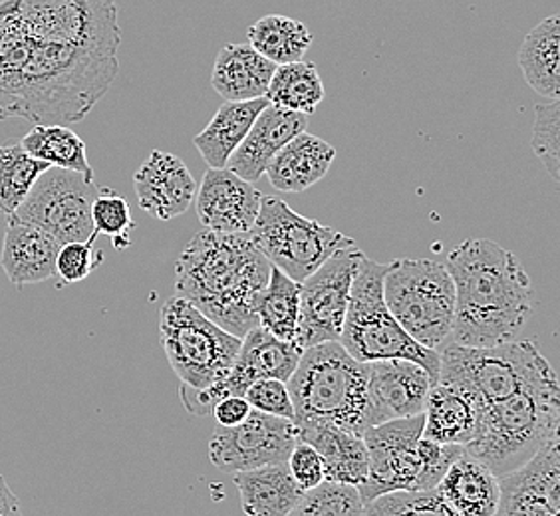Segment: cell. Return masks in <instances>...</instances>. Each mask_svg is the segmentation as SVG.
I'll return each mask as SVG.
<instances>
[{
  "label": "cell",
  "mask_w": 560,
  "mask_h": 516,
  "mask_svg": "<svg viewBox=\"0 0 560 516\" xmlns=\"http://www.w3.org/2000/svg\"><path fill=\"white\" fill-rule=\"evenodd\" d=\"M388 265H380L364 255L355 272L345 326L338 342L358 362L410 360L430 374L438 384L440 352L418 344L389 314L382 294Z\"/></svg>",
  "instance_id": "obj_8"
},
{
  "label": "cell",
  "mask_w": 560,
  "mask_h": 516,
  "mask_svg": "<svg viewBox=\"0 0 560 516\" xmlns=\"http://www.w3.org/2000/svg\"><path fill=\"white\" fill-rule=\"evenodd\" d=\"M560 439L540 449L517 471L499 479L495 516H559Z\"/></svg>",
  "instance_id": "obj_17"
},
{
  "label": "cell",
  "mask_w": 560,
  "mask_h": 516,
  "mask_svg": "<svg viewBox=\"0 0 560 516\" xmlns=\"http://www.w3.org/2000/svg\"><path fill=\"white\" fill-rule=\"evenodd\" d=\"M560 19L552 14L525 36L518 50V66L525 82L539 96H560Z\"/></svg>",
  "instance_id": "obj_29"
},
{
  "label": "cell",
  "mask_w": 560,
  "mask_h": 516,
  "mask_svg": "<svg viewBox=\"0 0 560 516\" xmlns=\"http://www.w3.org/2000/svg\"><path fill=\"white\" fill-rule=\"evenodd\" d=\"M423 413L392 420L364 431L368 477L358 486L364 505L394 491L435 489L452 462L465 452L462 445H445L421 437Z\"/></svg>",
  "instance_id": "obj_6"
},
{
  "label": "cell",
  "mask_w": 560,
  "mask_h": 516,
  "mask_svg": "<svg viewBox=\"0 0 560 516\" xmlns=\"http://www.w3.org/2000/svg\"><path fill=\"white\" fill-rule=\"evenodd\" d=\"M296 435L299 442L308 443L320 455L324 481L354 486L364 484L368 477V449L360 435L323 423L296 425Z\"/></svg>",
  "instance_id": "obj_24"
},
{
  "label": "cell",
  "mask_w": 560,
  "mask_h": 516,
  "mask_svg": "<svg viewBox=\"0 0 560 516\" xmlns=\"http://www.w3.org/2000/svg\"><path fill=\"white\" fill-rule=\"evenodd\" d=\"M211 413L215 415L217 423L221 427H235L238 423L247 420L250 413V406L245 398H237V396H229V398L219 399Z\"/></svg>",
  "instance_id": "obj_42"
},
{
  "label": "cell",
  "mask_w": 560,
  "mask_h": 516,
  "mask_svg": "<svg viewBox=\"0 0 560 516\" xmlns=\"http://www.w3.org/2000/svg\"><path fill=\"white\" fill-rule=\"evenodd\" d=\"M0 516H24L19 496L12 493L7 479L0 474Z\"/></svg>",
  "instance_id": "obj_43"
},
{
  "label": "cell",
  "mask_w": 560,
  "mask_h": 516,
  "mask_svg": "<svg viewBox=\"0 0 560 516\" xmlns=\"http://www.w3.org/2000/svg\"><path fill=\"white\" fill-rule=\"evenodd\" d=\"M275 68L250 44H225L217 55L211 86L225 102L259 99L269 90Z\"/></svg>",
  "instance_id": "obj_25"
},
{
  "label": "cell",
  "mask_w": 560,
  "mask_h": 516,
  "mask_svg": "<svg viewBox=\"0 0 560 516\" xmlns=\"http://www.w3.org/2000/svg\"><path fill=\"white\" fill-rule=\"evenodd\" d=\"M92 223L97 235H108L114 247L124 250L131 245L130 233L136 228L130 203L114 189H100L92 203Z\"/></svg>",
  "instance_id": "obj_37"
},
{
  "label": "cell",
  "mask_w": 560,
  "mask_h": 516,
  "mask_svg": "<svg viewBox=\"0 0 560 516\" xmlns=\"http://www.w3.org/2000/svg\"><path fill=\"white\" fill-rule=\"evenodd\" d=\"M301 354L296 342H282L257 326L243 336L237 360L219 384L203 391H179V398L191 415H209L219 399L245 398L248 387L259 379L289 382Z\"/></svg>",
  "instance_id": "obj_14"
},
{
  "label": "cell",
  "mask_w": 560,
  "mask_h": 516,
  "mask_svg": "<svg viewBox=\"0 0 560 516\" xmlns=\"http://www.w3.org/2000/svg\"><path fill=\"white\" fill-rule=\"evenodd\" d=\"M336 160V150L328 141L302 131L270 160L265 175L282 194H302L323 181Z\"/></svg>",
  "instance_id": "obj_23"
},
{
  "label": "cell",
  "mask_w": 560,
  "mask_h": 516,
  "mask_svg": "<svg viewBox=\"0 0 560 516\" xmlns=\"http://www.w3.org/2000/svg\"><path fill=\"white\" fill-rule=\"evenodd\" d=\"M455 286L450 342L491 348L515 340L533 313V284L518 258L489 238H469L447 255Z\"/></svg>",
  "instance_id": "obj_2"
},
{
  "label": "cell",
  "mask_w": 560,
  "mask_h": 516,
  "mask_svg": "<svg viewBox=\"0 0 560 516\" xmlns=\"http://www.w3.org/2000/svg\"><path fill=\"white\" fill-rule=\"evenodd\" d=\"M248 235L275 269L282 270L299 284L336 250L354 245V238L299 215L275 197H262L259 216Z\"/></svg>",
  "instance_id": "obj_11"
},
{
  "label": "cell",
  "mask_w": 560,
  "mask_h": 516,
  "mask_svg": "<svg viewBox=\"0 0 560 516\" xmlns=\"http://www.w3.org/2000/svg\"><path fill=\"white\" fill-rule=\"evenodd\" d=\"M382 294L389 314L418 344L440 352L450 342L455 286L443 265L428 258L392 260Z\"/></svg>",
  "instance_id": "obj_9"
},
{
  "label": "cell",
  "mask_w": 560,
  "mask_h": 516,
  "mask_svg": "<svg viewBox=\"0 0 560 516\" xmlns=\"http://www.w3.org/2000/svg\"><path fill=\"white\" fill-rule=\"evenodd\" d=\"M247 516H289L299 505L304 491L292 479L287 462L265 465L250 471L233 473Z\"/></svg>",
  "instance_id": "obj_27"
},
{
  "label": "cell",
  "mask_w": 560,
  "mask_h": 516,
  "mask_svg": "<svg viewBox=\"0 0 560 516\" xmlns=\"http://www.w3.org/2000/svg\"><path fill=\"white\" fill-rule=\"evenodd\" d=\"M299 313L301 284L289 279L282 270L272 267L269 282L255 304L260 328L282 342H294L299 332Z\"/></svg>",
  "instance_id": "obj_32"
},
{
  "label": "cell",
  "mask_w": 560,
  "mask_h": 516,
  "mask_svg": "<svg viewBox=\"0 0 560 516\" xmlns=\"http://www.w3.org/2000/svg\"><path fill=\"white\" fill-rule=\"evenodd\" d=\"M267 106L269 99L259 97L248 102H225L217 109L207 128L194 138V145L201 153L203 162L213 169L226 167L231 155L241 145V141L245 140L248 129Z\"/></svg>",
  "instance_id": "obj_28"
},
{
  "label": "cell",
  "mask_w": 560,
  "mask_h": 516,
  "mask_svg": "<svg viewBox=\"0 0 560 516\" xmlns=\"http://www.w3.org/2000/svg\"><path fill=\"white\" fill-rule=\"evenodd\" d=\"M435 489L459 516H495L499 479L465 452L452 462Z\"/></svg>",
  "instance_id": "obj_26"
},
{
  "label": "cell",
  "mask_w": 560,
  "mask_h": 516,
  "mask_svg": "<svg viewBox=\"0 0 560 516\" xmlns=\"http://www.w3.org/2000/svg\"><path fill=\"white\" fill-rule=\"evenodd\" d=\"M559 430L560 389H527L486 406L464 449L501 479L559 439Z\"/></svg>",
  "instance_id": "obj_5"
},
{
  "label": "cell",
  "mask_w": 560,
  "mask_h": 516,
  "mask_svg": "<svg viewBox=\"0 0 560 516\" xmlns=\"http://www.w3.org/2000/svg\"><path fill=\"white\" fill-rule=\"evenodd\" d=\"M265 97L277 108L311 116L323 104V78L313 62L277 66Z\"/></svg>",
  "instance_id": "obj_33"
},
{
  "label": "cell",
  "mask_w": 560,
  "mask_h": 516,
  "mask_svg": "<svg viewBox=\"0 0 560 516\" xmlns=\"http://www.w3.org/2000/svg\"><path fill=\"white\" fill-rule=\"evenodd\" d=\"M306 126L308 116L269 104L260 112L259 118L255 119V124L248 129L245 140L241 141V145L231 155L226 169H231L248 184L259 181L267 172L270 160L292 138L306 131Z\"/></svg>",
  "instance_id": "obj_20"
},
{
  "label": "cell",
  "mask_w": 560,
  "mask_h": 516,
  "mask_svg": "<svg viewBox=\"0 0 560 516\" xmlns=\"http://www.w3.org/2000/svg\"><path fill=\"white\" fill-rule=\"evenodd\" d=\"M48 167V163L34 160L22 150L21 143L0 145V211L7 216L14 215Z\"/></svg>",
  "instance_id": "obj_34"
},
{
  "label": "cell",
  "mask_w": 560,
  "mask_h": 516,
  "mask_svg": "<svg viewBox=\"0 0 560 516\" xmlns=\"http://www.w3.org/2000/svg\"><path fill=\"white\" fill-rule=\"evenodd\" d=\"M483 408V401L471 391L438 382L428 394L421 437L465 447L477 433Z\"/></svg>",
  "instance_id": "obj_21"
},
{
  "label": "cell",
  "mask_w": 560,
  "mask_h": 516,
  "mask_svg": "<svg viewBox=\"0 0 560 516\" xmlns=\"http://www.w3.org/2000/svg\"><path fill=\"white\" fill-rule=\"evenodd\" d=\"M160 338L179 391H203L219 384L231 372L243 342L179 296L163 304Z\"/></svg>",
  "instance_id": "obj_10"
},
{
  "label": "cell",
  "mask_w": 560,
  "mask_h": 516,
  "mask_svg": "<svg viewBox=\"0 0 560 516\" xmlns=\"http://www.w3.org/2000/svg\"><path fill=\"white\" fill-rule=\"evenodd\" d=\"M133 187L141 211L160 221H172L184 215L197 195L194 175L177 155L151 151L133 175Z\"/></svg>",
  "instance_id": "obj_19"
},
{
  "label": "cell",
  "mask_w": 560,
  "mask_h": 516,
  "mask_svg": "<svg viewBox=\"0 0 560 516\" xmlns=\"http://www.w3.org/2000/svg\"><path fill=\"white\" fill-rule=\"evenodd\" d=\"M364 516H459L438 489L394 491L364 505Z\"/></svg>",
  "instance_id": "obj_36"
},
{
  "label": "cell",
  "mask_w": 560,
  "mask_h": 516,
  "mask_svg": "<svg viewBox=\"0 0 560 516\" xmlns=\"http://www.w3.org/2000/svg\"><path fill=\"white\" fill-rule=\"evenodd\" d=\"M97 235L88 241L66 243L56 255V274L65 284L86 280L104 262V253L94 248Z\"/></svg>",
  "instance_id": "obj_39"
},
{
  "label": "cell",
  "mask_w": 560,
  "mask_h": 516,
  "mask_svg": "<svg viewBox=\"0 0 560 516\" xmlns=\"http://www.w3.org/2000/svg\"><path fill=\"white\" fill-rule=\"evenodd\" d=\"M287 386L296 425L323 423L364 435L366 364L354 360L340 342L302 350Z\"/></svg>",
  "instance_id": "obj_4"
},
{
  "label": "cell",
  "mask_w": 560,
  "mask_h": 516,
  "mask_svg": "<svg viewBox=\"0 0 560 516\" xmlns=\"http://www.w3.org/2000/svg\"><path fill=\"white\" fill-rule=\"evenodd\" d=\"M299 442L294 421L250 409L235 427H221L209 439V459L225 473L287 462Z\"/></svg>",
  "instance_id": "obj_15"
},
{
  "label": "cell",
  "mask_w": 560,
  "mask_h": 516,
  "mask_svg": "<svg viewBox=\"0 0 560 516\" xmlns=\"http://www.w3.org/2000/svg\"><path fill=\"white\" fill-rule=\"evenodd\" d=\"M262 195L255 185L221 167H209L197 191V215L207 231L219 235L248 233L259 216Z\"/></svg>",
  "instance_id": "obj_18"
},
{
  "label": "cell",
  "mask_w": 560,
  "mask_h": 516,
  "mask_svg": "<svg viewBox=\"0 0 560 516\" xmlns=\"http://www.w3.org/2000/svg\"><path fill=\"white\" fill-rule=\"evenodd\" d=\"M440 384L464 387L483 406L527 389H559L549 360L533 342L511 340L491 348H467L447 342L440 350Z\"/></svg>",
  "instance_id": "obj_7"
},
{
  "label": "cell",
  "mask_w": 560,
  "mask_h": 516,
  "mask_svg": "<svg viewBox=\"0 0 560 516\" xmlns=\"http://www.w3.org/2000/svg\"><path fill=\"white\" fill-rule=\"evenodd\" d=\"M364 253L354 245L336 250L301 282V313L294 342L302 350L323 342H338L345 326L350 291Z\"/></svg>",
  "instance_id": "obj_13"
},
{
  "label": "cell",
  "mask_w": 560,
  "mask_h": 516,
  "mask_svg": "<svg viewBox=\"0 0 560 516\" xmlns=\"http://www.w3.org/2000/svg\"><path fill=\"white\" fill-rule=\"evenodd\" d=\"M60 247L48 233L9 216L0 267L16 289L46 282L56 277V255Z\"/></svg>",
  "instance_id": "obj_22"
},
{
  "label": "cell",
  "mask_w": 560,
  "mask_h": 516,
  "mask_svg": "<svg viewBox=\"0 0 560 516\" xmlns=\"http://www.w3.org/2000/svg\"><path fill=\"white\" fill-rule=\"evenodd\" d=\"M245 399L250 409H257L260 413L275 415V418L294 421V408H292L287 382L259 379L245 391Z\"/></svg>",
  "instance_id": "obj_40"
},
{
  "label": "cell",
  "mask_w": 560,
  "mask_h": 516,
  "mask_svg": "<svg viewBox=\"0 0 560 516\" xmlns=\"http://www.w3.org/2000/svg\"><path fill=\"white\" fill-rule=\"evenodd\" d=\"M116 0H0V119L70 126L119 72Z\"/></svg>",
  "instance_id": "obj_1"
},
{
  "label": "cell",
  "mask_w": 560,
  "mask_h": 516,
  "mask_svg": "<svg viewBox=\"0 0 560 516\" xmlns=\"http://www.w3.org/2000/svg\"><path fill=\"white\" fill-rule=\"evenodd\" d=\"M530 148L555 181L560 179V104L547 99L535 108Z\"/></svg>",
  "instance_id": "obj_38"
},
{
  "label": "cell",
  "mask_w": 560,
  "mask_h": 516,
  "mask_svg": "<svg viewBox=\"0 0 560 516\" xmlns=\"http://www.w3.org/2000/svg\"><path fill=\"white\" fill-rule=\"evenodd\" d=\"M270 265L248 233H197L175 265V296L191 302L211 322L237 338L257 328L255 304Z\"/></svg>",
  "instance_id": "obj_3"
},
{
  "label": "cell",
  "mask_w": 560,
  "mask_h": 516,
  "mask_svg": "<svg viewBox=\"0 0 560 516\" xmlns=\"http://www.w3.org/2000/svg\"><path fill=\"white\" fill-rule=\"evenodd\" d=\"M97 191L94 179L82 173L48 167L11 216L48 233L60 245L88 241L97 235L92 223Z\"/></svg>",
  "instance_id": "obj_12"
},
{
  "label": "cell",
  "mask_w": 560,
  "mask_h": 516,
  "mask_svg": "<svg viewBox=\"0 0 560 516\" xmlns=\"http://www.w3.org/2000/svg\"><path fill=\"white\" fill-rule=\"evenodd\" d=\"M431 386L430 374L410 360L366 362V430L423 413Z\"/></svg>",
  "instance_id": "obj_16"
},
{
  "label": "cell",
  "mask_w": 560,
  "mask_h": 516,
  "mask_svg": "<svg viewBox=\"0 0 560 516\" xmlns=\"http://www.w3.org/2000/svg\"><path fill=\"white\" fill-rule=\"evenodd\" d=\"M19 143L34 160L94 179V169L88 162L86 143L68 126L36 124Z\"/></svg>",
  "instance_id": "obj_30"
},
{
  "label": "cell",
  "mask_w": 560,
  "mask_h": 516,
  "mask_svg": "<svg viewBox=\"0 0 560 516\" xmlns=\"http://www.w3.org/2000/svg\"><path fill=\"white\" fill-rule=\"evenodd\" d=\"M287 467L302 491L314 489L324 481L323 459L308 443L296 442L287 459Z\"/></svg>",
  "instance_id": "obj_41"
},
{
  "label": "cell",
  "mask_w": 560,
  "mask_h": 516,
  "mask_svg": "<svg viewBox=\"0 0 560 516\" xmlns=\"http://www.w3.org/2000/svg\"><path fill=\"white\" fill-rule=\"evenodd\" d=\"M248 44L272 64L301 62L313 46L306 24L280 14H267L247 31Z\"/></svg>",
  "instance_id": "obj_31"
},
{
  "label": "cell",
  "mask_w": 560,
  "mask_h": 516,
  "mask_svg": "<svg viewBox=\"0 0 560 516\" xmlns=\"http://www.w3.org/2000/svg\"><path fill=\"white\" fill-rule=\"evenodd\" d=\"M289 516H364V501L354 484L323 481L304 491Z\"/></svg>",
  "instance_id": "obj_35"
}]
</instances>
